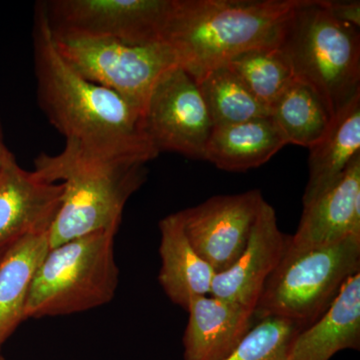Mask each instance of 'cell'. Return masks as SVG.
I'll return each instance as SVG.
<instances>
[{"label":"cell","mask_w":360,"mask_h":360,"mask_svg":"<svg viewBox=\"0 0 360 360\" xmlns=\"http://www.w3.org/2000/svg\"><path fill=\"white\" fill-rule=\"evenodd\" d=\"M309 150V179L303 205L333 186L359 158L360 94L335 116L328 131Z\"/></svg>","instance_id":"cell-17"},{"label":"cell","mask_w":360,"mask_h":360,"mask_svg":"<svg viewBox=\"0 0 360 360\" xmlns=\"http://www.w3.org/2000/svg\"><path fill=\"white\" fill-rule=\"evenodd\" d=\"M37 96L49 122L87 153L112 160L148 163L160 153L149 141L143 115L112 90L82 77L60 56L44 2L33 26Z\"/></svg>","instance_id":"cell-1"},{"label":"cell","mask_w":360,"mask_h":360,"mask_svg":"<svg viewBox=\"0 0 360 360\" xmlns=\"http://www.w3.org/2000/svg\"><path fill=\"white\" fill-rule=\"evenodd\" d=\"M224 66L241 80L269 112L277 98L295 78L288 59L278 46L251 49L234 56Z\"/></svg>","instance_id":"cell-22"},{"label":"cell","mask_w":360,"mask_h":360,"mask_svg":"<svg viewBox=\"0 0 360 360\" xmlns=\"http://www.w3.org/2000/svg\"><path fill=\"white\" fill-rule=\"evenodd\" d=\"M349 236H360V156L333 186L303 205L297 231L288 245L317 248Z\"/></svg>","instance_id":"cell-13"},{"label":"cell","mask_w":360,"mask_h":360,"mask_svg":"<svg viewBox=\"0 0 360 360\" xmlns=\"http://www.w3.org/2000/svg\"><path fill=\"white\" fill-rule=\"evenodd\" d=\"M116 232L104 229L49 248L30 286L25 319L78 314L110 302L120 281Z\"/></svg>","instance_id":"cell-5"},{"label":"cell","mask_w":360,"mask_h":360,"mask_svg":"<svg viewBox=\"0 0 360 360\" xmlns=\"http://www.w3.org/2000/svg\"><path fill=\"white\" fill-rule=\"evenodd\" d=\"M0 360H4V357L1 356V354H0Z\"/></svg>","instance_id":"cell-26"},{"label":"cell","mask_w":360,"mask_h":360,"mask_svg":"<svg viewBox=\"0 0 360 360\" xmlns=\"http://www.w3.org/2000/svg\"><path fill=\"white\" fill-rule=\"evenodd\" d=\"M51 32L56 49L73 70L89 82L120 94L142 115L161 75L179 65L174 52L165 42L137 45Z\"/></svg>","instance_id":"cell-7"},{"label":"cell","mask_w":360,"mask_h":360,"mask_svg":"<svg viewBox=\"0 0 360 360\" xmlns=\"http://www.w3.org/2000/svg\"><path fill=\"white\" fill-rule=\"evenodd\" d=\"M214 127L267 117L269 110L226 66L208 71L196 82Z\"/></svg>","instance_id":"cell-21"},{"label":"cell","mask_w":360,"mask_h":360,"mask_svg":"<svg viewBox=\"0 0 360 360\" xmlns=\"http://www.w3.org/2000/svg\"><path fill=\"white\" fill-rule=\"evenodd\" d=\"M44 4L54 32L143 45L163 42L174 0H53Z\"/></svg>","instance_id":"cell-8"},{"label":"cell","mask_w":360,"mask_h":360,"mask_svg":"<svg viewBox=\"0 0 360 360\" xmlns=\"http://www.w3.org/2000/svg\"><path fill=\"white\" fill-rule=\"evenodd\" d=\"M265 202L259 189L217 195L180 212L184 231L194 250L220 274L245 251Z\"/></svg>","instance_id":"cell-10"},{"label":"cell","mask_w":360,"mask_h":360,"mask_svg":"<svg viewBox=\"0 0 360 360\" xmlns=\"http://www.w3.org/2000/svg\"><path fill=\"white\" fill-rule=\"evenodd\" d=\"M63 186L42 179L16 162L0 169V257L21 239L51 231L63 201Z\"/></svg>","instance_id":"cell-11"},{"label":"cell","mask_w":360,"mask_h":360,"mask_svg":"<svg viewBox=\"0 0 360 360\" xmlns=\"http://www.w3.org/2000/svg\"><path fill=\"white\" fill-rule=\"evenodd\" d=\"M278 47L296 79L316 92L333 117L360 94L359 30L336 20L324 0H304Z\"/></svg>","instance_id":"cell-4"},{"label":"cell","mask_w":360,"mask_h":360,"mask_svg":"<svg viewBox=\"0 0 360 360\" xmlns=\"http://www.w3.org/2000/svg\"><path fill=\"white\" fill-rule=\"evenodd\" d=\"M42 179L63 186V201L49 231L56 248L104 229H117L132 194L146 180V163L101 158L65 143L58 155L35 158Z\"/></svg>","instance_id":"cell-3"},{"label":"cell","mask_w":360,"mask_h":360,"mask_svg":"<svg viewBox=\"0 0 360 360\" xmlns=\"http://www.w3.org/2000/svg\"><path fill=\"white\" fill-rule=\"evenodd\" d=\"M360 272L343 284L328 309L293 340L290 360H329L345 349H359Z\"/></svg>","instance_id":"cell-15"},{"label":"cell","mask_w":360,"mask_h":360,"mask_svg":"<svg viewBox=\"0 0 360 360\" xmlns=\"http://www.w3.org/2000/svg\"><path fill=\"white\" fill-rule=\"evenodd\" d=\"M0 169H1V167H0Z\"/></svg>","instance_id":"cell-27"},{"label":"cell","mask_w":360,"mask_h":360,"mask_svg":"<svg viewBox=\"0 0 360 360\" xmlns=\"http://www.w3.org/2000/svg\"><path fill=\"white\" fill-rule=\"evenodd\" d=\"M184 336V360H224L257 321L255 311L212 295L189 302Z\"/></svg>","instance_id":"cell-14"},{"label":"cell","mask_w":360,"mask_h":360,"mask_svg":"<svg viewBox=\"0 0 360 360\" xmlns=\"http://www.w3.org/2000/svg\"><path fill=\"white\" fill-rule=\"evenodd\" d=\"M300 331L288 319L265 317L224 360H290L291 345Z\"/></svg>","instance_id":"cell-23"},{"label":"cell","mask_w":360,"mask_h":360,"mask_svg":"<svg viewBox=\"0 0 360 360\" xmlns=\"http://www.w3.org/2000/svg\"><path fill=\"white\" fill-rule=\"evenodd\" d=\"M326 8L336 20L359 30L360 26V1H335L324 0Z\"/></svg>","instance_id":"cell-24"},{"label":"cell","mask_w":360,"mask_h":360,"mask_svg":"<svg viewBox=\"0 0 360 360\" xmlns=\"http://www.w3.org/2000/svg\"><path fill=\"white\" fill-rule=\"evenodd\" d=\"M269 116L286 144L307 148L321 141L335 118L316 92L296 78L271 106Z\"/></svg>","instance_id":"cell-20"},{"label":"cell","mask_w":360,"mask_h":360,"mask_svg":"<svg viewBox=\"0 0 360 360\" xmlns=\"http://www.w3.org/2000/svg\"><path fill=\"white\" fill-rule=\"evenodd\" d=\"M304 0H174L165 42L195 82L251 49L277 47Z\"/></svg>","instance_id":"cell-2"},{"label":"cell","mask_w":360,"mask_h":360,"mask_svg":"<svg viewBox=\"0 0 360 360\" xmlns=\"http://www.w3.org/2000/svg\"><path fill=\"white\" fill-rule=\"evenodd\" d=\"M286 146L270 116L214 127L203 160L219 169L243 172L262 167Z\"/></svg>","instance_id":"cell-18"},{"label":"cell","mask_w":360,"mask_h":360,"mask_svg":"<svg viewBox=\"0 0 360 360\" xmlns=\"http://www.w3.org/2000/svg\"><path fill=\"white\" fill-rule=\"evenodd\" d=\"M143 125L156 151L203 160L214 125L195 80L175 65L156 82L143 115Z\"/></svg>","instance_id":"cell-9"},{"label":"cell","mask_w":360,"mask_h":360,"mask_svg":"<svg viewBox=\"0 0 360 360\" xmlns=\"http://www.w3.org/2000/svg\"><path fill=\"white\" fill-rule=\"evenodd\" d=\"M161 267L158 281L174 304L187 310L194 296L210 295L214 270L194 250L180 212L160 222Z\"/></svg>","instance_id":"cell-16"},{"label":"cell","mask_w":360,"mask_h":360,"mask_svg":"<svg viewBox=\"0 0 360 360\" xmlns=\"http://www.w3.org/2000/svg\"><path fill=\"white\" fill-rule=\"evenodd\" d=\"M14 158L6 143H4V134H2L1 122H0V167L6 165L7 161Z\"/></svg>","instance_id":"cell-25"},{"label":"cell","mask_w":360,"mask_h":360,"mask_svg":"<svg viewBox=\"0 0 360 360\" xmlns=\"http://www.w3.org/2000/svg\"><path fill=\"white\" fill-rule=\"evenodd\" d=\"M359 272V236L312 248H295L288 243L264 284L255 309V321L279 317L303 330L321 319L343 284Z\"/></svg>","instance_id":"cell-6"},{"label":"cell","mask_w":360,"mask_h":360,"mask_svg":"<svg viewBox=\"0 0 360 360\" xmlns=\"http://www.w3.org/2000/svg\"><path fill=\"white\" fill-rule=\"evenodd\" d=\"M49 248V231L40 232L21 239L0 257V347L25 321L30 286Z\"/></svg>","instance_id":"cell-19"},{"label":"cell","mask_w":360,"mask_h":360,"mask_svg":"<svg viewBox=\"0 0 360 360\" xmlns=\"http://www.w3.org/2000/svg\"><path fill=\"white\" fill-rule=\"evenodd\" d=\"M288 238L279 229L276 210L265 201L245 251L229 269L215 274L210 295L255 311L267 278L283 257Z\"/></svg>","instance_id":"cell-12"}]
</instances>
